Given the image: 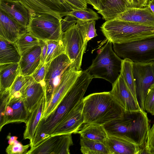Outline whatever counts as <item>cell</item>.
Here are the masks:
<instances>
[{"mask_svg": "<svg viewBox=\"0 0 154 154\" xmlns=\"http://www.w3.org/2000/svg\"><path fill=\"white\" fill-rule=\"evenodd\" d=\"M93 78L87 70L82 71L72 86L55 109L46 118L41 119L30 145L31 148L50 136L66 115L82 101Z\"/></svg>", "mask_w": 154, "mask_h": 154, "instance_id": "obj_1", "label": "cell"}, {"mask_svg": "<svg viewBox=\"0 0 154 154\" xmlns=\"http://www.w3.org/2000/svg\"><path fill=\"white\" fill-rule=\"evenodd\" d=\"M84 124L102 125L123 118L126 112L110 92L94 93L84 97Z\"/></svg>", "mask_w": 154, "mask_h": 154, "instance_id": "obj_2", "label": "cell"}, {"mask_svg": "<svg viewBox=\"0 0 154 154\" xmlns=\"http://www.w3.org/2000/svg\"><path fill=\"white\" fill-rule=\"evenodd\" d=\"M100 29L107 40L113 44L131 42L154 37V25H144L116 18L106 21Z\"/></svg>", "mask_w": 154, "mask_h": 154, "instance_id": "obj_3", "label": "cell"}, {"mask_svg": "<svg viewBox=\"0 0 154 154\" xmlns=\"http://www.w3.org/2000/svg\"><path fill=\"white\" fill-rule=\"evenodd\" d=\"M112 43L107 41L86 70L93 78L103 79L112 84L120 75L122 59L113 50Z\"/></svg>", "mask_w": 154, "mask_h": 154, "instance_id": "obj_4", "label": "cell"}, {"mask_svg": "<svg viewBox=\"0 0 154 154\" xmlns=\"http://www.w3.org/2000/svg\"><path fill=\"white\" fill-rule=\"evenodd\" d=\"M61 20L48 14H30L27 31L40 40L62 39Z\"/></svg>", "mask_w": 154, "mask_h": 154, "instance_id": "obj_5", "label": "cell"}, {"mask_svg": "<svg viewBox=\"0 0 154 154\" xmlns=\"http://www.w3.org/2000/svg\"><path fill=\"white\" fill-rule=\"evenodd\" d=\"M114 52L120 57L133 62H147L154 60V37L136 41L113 44Z\"/></svg>", "mask_w": 154, "mask_h": 154, "instance_id": "obj_6", "label": "cell"}, {"mask_svg": "<svg viewBox=\"0 0 154 154\" xmlns=\"http://www.w3.org/2000/svg\"><path fill=\"white\" fill-rule=\"evenodd\" d=\"M62 40L65 54L70 61V66L75 69L81 70L83 56L87 43L84 40L76 24L63 33Z\"/></svg>", "mask_w": 154, "mask_h": 154, "instance_id": "obj_7", "label": "cell"}, {"mask_svg": "<svg viewBox=\"0 0 154 154\" xmlns=\"http://www.w3.org/2000/svg\"><path fill=\"white\" fill-rule=\"evenodd\" d=\"M133 71L136 98L142 110L149 88L154 84V60L147 62H134Z\"/></svg>", "mask_w": 154, "mask_h": 154, "instance_id": "obj_8", "label": "cell"}, {"mask_svg": "<svg viewBox=\"0 0 154 154\" xmlns=\"http://www.w3.org/2000/svg\"><path fill=\"white\" fill-rule=\"evenodd\" d=\"M30 14H48L62 20L74 8L65 0H18Z\"/></svg>", "mask_w": 154, "mask_h": 154, "instance_id": "obj_9", "label": "cell"}, {"mask_svg": "<svg viewBox=\"0 0 154 154\" xmlns=\"http://www.w3.org/2000/svg\"><path fill=\"white\" fill-rule=\"evenodd\" d=\"M45 78V106L50 101L65 70L70 65L67 56L62 54L48 63Z\"/></svg>", "mask_w": 154, "mask_h": 154, "instance_id": "obj_10", "label": "cell"}, {"mask_svg": "<svg viewBox=\"0 0 154 154\" xmlns=\"http://www.w3.org/2000/svg\"><path fill=\"white\" fill-rule=\"evenodd\" d=\"M72 134L51 135L30 148L26 154H69L73 145Z\"/></svg>", "mask_w": 154, "mask_h": 154, "instance_id": "obj_11", "label": "cell"}, {"mask_svg": "<svg viewBox=\"0 0 154 154\" xmlns=\"http://www.w3.org/2000/svg\"><path fill=\"white\" fill-rule=\"evenodd\" d=\"M82 71L77 70L70 65L65 70L51 99L45 106L41 119L46 118L55 109L72 86Z\"/></svg>", "mask_w": 154, "mask_h": 154, "instance_id": "obj_12", "label": "cell"}, {"mask_svg": "<svg viewBox=\"0 0 154 154\" xmlns=\"http://www.w3.org/2000/svg\"><path fill=\"white\" fill-rule=\"evenodd\" d=\"M112 85V88L110 93L116 102L125 111L141 109L137 99L133 94L121 74Z\"/></svg>", "mask_w": 154, "mask_h": 154, "instance_id": "obj_13", "label": "cell"}, {"mask_svg": "<svg viewBox=\"0 0 154 154\" xmlns=\"http://www.w3.org/2000/svg\"><path fill=\"white\" fill-rule=\"evenodd\" d=\"M83 108L82 100L66 115L53 130L51 135L76 134L84 124Z\"/></svg>", "mask_w": 154, "mask_h": 154, "instance_id": "obj_14", "label": "cell"}, {"mask_svg": "<svg viewBox=\"0 0 154 154\" xmlns=\"http://www.w3.org/2000/svg\"><path fill=\"white\" fill-rule=\"evenodd\" d=\"M106 141L112 154H141L143 149L121 135L107 133Z\"/></svg>", "mask_w": 154, "mask_h": 154, "instance_id": "obj_15", "label": "cell"}, {"mask_svg": "<svg viewBox=\"0 0 154 154\" xmlns=\"http://www.w3.org/2000/svg\"><path fill=\"white\" fill-rule=\"evenodd\" d=\"M0 10L22 26L27 29L30 14L18 0H0Z\"/></svg>", "mask_w": 154, "mask_h": 154, "instance_id": "obj_16", "label": "cell"}, {"mask_svg": "<svg viewBox=\"0 0 154 154\" xmlns=\"http://www.w3.org/2000/svg\"><path fill=\"white\" fill-rule=\"evenodd\" d=\"M116 18L144 25H154V13L148 6L141 8H128Z\"/></svg>", "mask_w": 154, "mask_h": 154, "instance_id": "obj_17", "label": "cell"}, {"mask_svg": "<svg viewBox=\"0 0 154 154\" xmlns=\"http://www.w3.org/2000/svg\"><path fill=\"white\" fill-rule=\"evenodd\" d=\"M27 32L22 26L0 10V37L15 42L20 36Z\"/></svg>", "mask_w": 154, "mask_h": 154, "instance_id": "obj_18", "label": "cell"}, {"mask_svg": "<svg viewBox=\"0 0 154 154\" xmlns=\"http://www.w3.org/2000/svg\"><path fill=\"white\" fill-rule=\"evenodd\" d=\"M45 88L41 84L35 81L31 75L22 97L30 114L45 96Z\"/></svg>", "mask_w": 154, "mask_h": 154, "instance_id": "obj_19", "label": "cell"}, {"mask_svg": "<svg viewBox=\"0 0 154 154\" xmlns=\"http://www.w3.org/2000/svg\"><path fill=\"white\" fill-rule=\"evenodd\" d=\"M45 96L30 113L26 123L23 138L25 139L29 140L30 146L32 143L38 125L45 111Z\"/></svg>", "mask_w": 154, "mask_h": 154, "instance_id": "obj_20", "label": "cell"}, {"mask_svg": "<svg viewBox=\"0 0 154 154\" xmlns=\"http://www.w3.org/2000/svg\"><path fill=\"white\" fill-rule=\"evenodd\" d=\"M128 8L124 0H99V10L97 13L106 21L116 18Z\"/></svg>", "mask_w": 154, "mask_h": 154, "instance_id": "obj_21", "label": "cell"}, {"mask_svg": "<svg viewBox=\"0 0 154 154\" xmlns=\"http://www.w3.org/2000/svg\"><path fill=\"white\" fill-rule=\"evenodd\" d=\"M41 47L39 45L22 56L19 63L20 74L31 75L41 62Z\"/></svg>", "mask_w": 154, "mask_h": 154, "instance_id": "obj_22", "label": "cell"}, {"mask_svg": "<svg viewBox=\"0 0 154 154\" xmlns=\"http://www.w3.org/2000/svg\"><path fill=\"white\" fill-rule=\"evenodd\" d=\"M21 57L15 42L0 37V65L19 63Z\"/></svg>", "mask_w": 154, "mask_h": 154, "instance_id": "obj_23", "label": "cell"}, {"mask_svg": "<svg viewBox=\"0 0 154 154\" xmlns=\"http://www.w3.org/2000/svg\"><path fill=\"white\" fill-rule=\"evenodd\" d=\"M20 74L19 63L0 65V93L9 89Z\"/></svg>", "mask_w": 154, "mask_h": 154, "instance_id": "obj_24", "label": "cell"}, {"mask_svg": "<svg viewBox=\"0 0 154 154\" xmlns=\"http://www.w3.org/2000/svg\"><path fill=\"white\" fill-rule=\"evenodd\" d=\"M84 124L76 133L79 134L81 137L102 142L106 141L108 134L104 125Z\"/></svg>", "mask_w": 154, "mask_h": 154, "instance_id": "obj_25", "label": "cell"}, {"mask_svg": "<svg viewBox=\"0 0 154 154\" xmlns=\"http://www.w3.org/2000/svg\"><path fill=\"white\" fill-rule=\"evenodd\" d=\"M8 104L13 110V114L9 124L27 122L30 113L26 109L22 97L10 98Z\"/></svg>", "mask_w": 154, "mask_h": 154, "instance_id": "obj_26", "label": "cell"}, {"mask_svg": "<svg viewBox=\"0 0 154 154\" xmlns=\"http://www.w3.org/2000/svg\"><path fill=\"white\" fill-rule=\"evenodd\" d=\"M81 152L83 154H112L105 142L81 137Z\"/></svg>", "mask_w": 154, "mask_h": 154, "instance_id": "obj_27", "label": "cell"}, {"mask_svg": "<svg viewBox=\"0 0 154 154\" xmlns=\"http://www.w3.org/2000/svg\"><path fill=\"white\" fill-rule=\"evenodd\" d=\"M15 43L22 56L40 45V40L27 32L21 34Z\"/></svg>", "mask_w": 154, "mask_h": 154, "instance_id": "obj_28", "label": "cell"}, {"mask_svg": "<svg viewBox=\"0 0 154 154\" xmlns=\"http://www.w3.org/2000/svg\"><path fill=\"white\" fill-rule=\"evenodd\" d=\"M133 62L128 59H122L120 74L123 77L127 86L137 99L133 71Z\"/></svg>", "mask_w": 154, "mask_h": 154, "instance_id": "obj_29", "label": "cell"}, {"mask_svg": "<svg viewBox=\"0 0 154 154\" xmlns=\"http://www.w3.org/2000/svg\"><path fill=\"white\" fill-rule=\"evenodd\" d=\"M95 23L94 20H77L76 24V27L86 43L97 35L95 27Z\"/></svg>", "mask_w": 154, "mask_h": 154, "instance_id": "obj_30", "label": "cell"}, {"mask_svg": "<svg viewBox=\"0 0 154 154\" xmlns=\"http://www.w3.org/2000/svg\"><path fill=\"white\" fill-rule=\"evenodd\" d=\"M46 42L47 44V51L45 63H48L60 55L65 54L62 39Z\"/></svg>", "mask_w": 154, "mask_h": 154, "instance_id": "obj_31", "label": "cell"}, {"mask_svg": "<svg viewBox=\"0 0 154 154\" xmlns=\"http://www.w3.org/2000/svg\"><path fill=\"white\" fill-rule=\"evenodd\" d=\"M31 75L24 76L19 74L10 88V98L22 97V94Z\"/></svg>", "mask_w": 154, "mask_h": 154, "instance_id": "obj_32", "label": "cell"}, {"mask_svg": "<svg viewBox=\"0 0 154 154\" xmlns=\"http://www.w3.org/2000/svg\"><path fill=\"white\" fill-rule=\"evenodd\" d=\"M67 15L72 16L77 20H97L100 18L98 14L91 9H74L67 14Z\"/></svg>", "mask_w": 154, "mask_h": 154, "instance_id": "obj_33", "label": "cell"}, {"mask_svg": "<svg viewBox=\"0 0 154 154\" xmlns=\"http://www.w3.org/2000/svg\"><path fill=\"white\" fill-rule=\"evenodd\" d=\"M10 98V89L0 93V127L4 121L6 109Z\"/></svg>", "mask_w": 154, "mask_h": 154, "instance_id": "obj_34", "label": "cell"}, {"mask_svg": "<svg viewBox=\"0 0 154 154\" xmlns=\"http://www.w3.org/2000/svg\"><path fill=\"white\" fill-rule=\"evenodd\" d=\"M48 63L41 62L39 65L31 75L34 79L40 83L45 88V78L46 75Z\"/></svg>", "mask_w": 154, "mask_h": 154, "instance_id": "obj_35", "label": "cell"}, {"mask_svg": "<svg viewBox=\"0 0 154 154\" xmlns=\"http://www.w3.org/2000/svg\"><path fill=\"white\" fill-rule=\"evenodd\" d=\"M30 144L23 145L17 140L12 144H9L6 149V152L8 154H26Z\"/></svg>", "mask_w": 154, "mask_h": 154, "instance_id": "obj_36", "label": "cell"}, {"mask_svg": "<svg viewBox=\"0 0 154 154\" xmlns=\"http://www.w3.org/2000/svg\"><path fill=\"white\" fill-rule=\"evenodd\" d=\"M144 107L145 110L154 115V84L149 89L146 97Z\"/></svg>", "mask_w": 154, "mask_h": 154, "instance_id": "obj_37", "label": "cell"}, {"mask_svg": "<svg viewBox=\"0 0 154 154\" xmlns=\"http://www.w3.org/2000/svg\"><path fill=\"white\" fill-rule=\"evenodd\" d=\"M141 154H154V123L149 129L146 146Z\"/></svg>", "mask_w": 154, "mask_h": 154, "instance_id": "obj_38", "label": "cell"}, {"mask_svg": "<svg viewBox=\"0 0 154 154\" xmlns=\"http://www.w3.org/2000/svg\"><path fill=\"white\" fill-rule=\"evenodd\" d=\"M61 20V28L63 33L72 26L76 24L77 20L70 15H67Z\"/></svg>", "mask_w": 154, "mask_h": 154, "instance_id": "obj_39", "label": "cell"}, {"mask_svg": "<svg viewBox=\"0 0 154 154\" xmlns=\"http://www.w3.org/2000/svg\"><path fill=\"white\" fill-rule=\"evenodd\" d=\"M73 8L84 9L87 8L88 4L86 0H65Z\"/></svg>", "mask_w": 154, "mask_h": 154, "instance_id": "obj_40", "label": "cell"}, {"mask_svg": "<svg viewBox=\"0 0 154 154\" xmlns=\"http://www.w3.org/2000/svg\"><path fill=\"white\" fill-rule=\"evenodd\" d=\"M149 0H127L128 7L141 8L147 6Z\"/></svg>", "mask_w": 154, "mask_h": 154, "instance_id": "obj_41", "label": "cell"}, {"mask_svg": "<svg viewBox=\"0 0 154 154\" xmlns=\"http://www.w3.org/2000/svg\"><path fill=\"white\" fill-rule=\"evenodd\" d=\"M40 45L41 47V62L45 63L47 51V44L46 41L40 40Z\"/></svg>", "mask_w": 154, "mask_h": 154, "instance_id": "obj_42", "label": "cell"}, {"mask_svg": "<svg viewBox=\"0 0 154 154\" xmlns=\"http://www.w3.org/2000/svg\"><path fill=\"white\" fill-rule=\"evenodd\" d=\"M87 3L92 5L94 8L99 10V0H86Z\"/></svg>", "mask_w": 154, "mask_h": 154, "instance_id": "obj_43", "label": "cell"}, {"mask_svg": "<svg viewBox=\"0 0 154 154\" xmlns=\"http://www.w3.org/2000/svg\"><path fill=\"white\" fill-rule=\"evenodd\" d=\"M18 137L15 136H11V135L8 134L7 136V139L8 140L9 144H13L15 140H17Z\"/></svg>", "mask_w": 154, "mask_h": 154, "instance_id": "obj_44", "label": "cell"}, {"mask_svg": "<svg viewBox=\"0 0 154 154\" xmlns=\"http://www.w3.org/2000/svg\"><path fill=\"white\" fill-rule=\"evenodd\" d=\"M147 6H148L150 7L152 11L154 13V4L151 0H149Z\"/></svg>", "mask_w": 154, "mask_h": 154, "instance_id": "obj_45", "label": "cell"}, {"mask_svg": "<svg viewBox=\"0 0 154 154\" xmlns=\"http://www.w3.org/2000/svg\"><path fill=\"white\" fill-rule=\"evenodd\" d=\"M127 3V5H128V1H127V0H124Z\"/></svg>", "mask_w": 154, "mask_h": 154, "instance_id": "obj_46", "label": "cell"}, {"mask_svg": "<svg viewBox=\"0 0 154 154\" xmlns=\"http://www.w3.org/2000/svg\"><path fill=\"white\" fill-rule=\"evenodd\" d=\"M151 1L154 4V0H151Z\"/></svg>", "mask_w": 154, "mask_h": 154, "instance_id": "obj_47", "label": "cell"}]
</instances>
